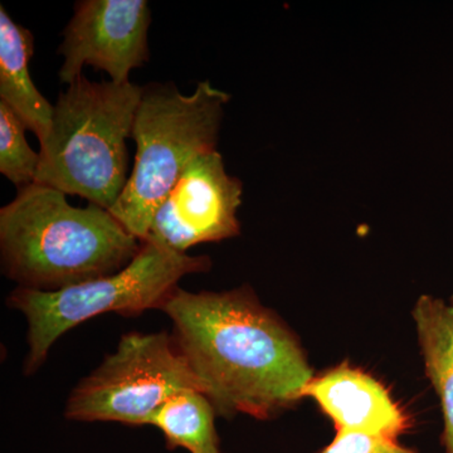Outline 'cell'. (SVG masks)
I'll return each instance as SVG.
<instances>
[{
  "label": "cell",
  "instance_id": "obj_1",
  "mask_svg": "<svg viewBox=\"0 0 453 453\" xmlns=\"http://www.w3.org/2000/svg\"><path fill=\"white\" fill-rule=\"evenodd\" d=\"M162 311L216 412L270 421L295 407L314 377L299 339L251 288H178Z\"/></svg>",
  "mask_w": 453,
  "mask_h": 453
},
{
  "label": "cell",
  "instance_id": "obj_2",
  "mask_svg": "<svg viewBox=\"0 0 453 453\" xmlns=\"http://www.w3.org/2000/svg\"><path fill=\"white\" fill-rule=\"evenodd\" d=\"M65 196L32 183L0 210L2 273L18 288L58 291L113 275L142 249L109 211Z\"/></svg>",
  "mask_w": 453,
  "mask_h": 453
},
{
  "label": "cell",
  "instance_id": "obj_3",
  "mask_svg": "<svg viewBox=\"0 0 453 453\" xmlns=\"http://www.w3.org/2000/svg\"><path fill=\"white\" fill-rule=\"evenodd\" d=\"M144 88L80 77L53 105L35 183L110 211L127 183V140Z\"/></svg>",
  "mask_w": 453,
  "mask_h": 453
},
{
  "label": "cell",
  "instance_id": "obj_4",
  "mask_svg": "<svg viewBox=\"0 0 453 453\" xmlns=\"http://www.w3.org/2000/svg\"><path fill=\"white\" fill-rule=\"evenodd\" d=\"M229 95L210 81L183 95L172 83L145 86L131 138L135 163L110 213L129 234L145 241L160 207L190 160L216 150Z\"/></svg>",
  "mask_w": 453,
  "mask_h": 453
},
{
  "label": "cell",
  "instance_id": "obj_5",
  "mask_svg": "<svg viewBox=\"0 0 453 453\" xmlns=\"http://www.w3.org/2000/svg\"><path fill=\"white\" fill-rule=\"evenodd\" d=\"M211 265L208 256H189L144 241L133 261L113 275L58 291L14 288L7 305L22 312L28 324L25 374L37 372L57 340L77 325L106 312L134 318L146 310H162L184 276L207 273Z\"/></svg>",
  "mask_w": 453,
  "mask_h": 453
},
{
  "label": "cell",
  "instance_id": "obj_6",
  "mask_svg": "<svg viewBox=\"0 0 453 453\" xmlns=\"http://www.w3.org/2000/svg\"><path fill=\"white\" fill-rule=\"evenodd\" d=\"M187 389L202 392L172 334H125L116 350L74 387L65 417L77 422L150 426L155 412Z\"/></svg>",
  "mask_w": 453,
  "mask_h": 453
},
{
  "label": "cell",
  "instance_id": "obj_7",
  "mask_svg": "<svg viewBox=\"0 0 453 453\" xmlns=\"http://www.w3.org/2000/svg\"><path fill=\"white\" fill-rule=\"evenodd\" d=\"M242 193V181L226 172L217 149L196 155L155 211L145 241L187 253L196 244L237 237Z\"/></svg>",
  "mask_w": 453,
  "mask_h": 453
},
{
  "label": "cell",
  "instance_id": "obj_8",
  "mask_svg": "<svg viewBox=\"0 0 453 453\" xmlns=\"http://www.w3.org/2000/svg\"><path fill=\"white\" fill-rule=\"evenodd\" d=\"M151 12L145 0H81L64 31L58 53L64 57L59 80L71 85L83 67L105 71L110 81L124 85L135 68L149 61Z\"/></svg>",
  "mask_w": 453,
  "mask_h": 453
},
{
  "label": "cell",
  "instance_id": "obj_9",
  "mask_svg": "<svg viewBox=\"0 0 453 453\" xmlns=\"http://www.w3.org/2000/svg\"><path fill=\"white\" fill-rule=\"evenodd\" d=\"M303 396L314 399L336 434H362L399 441L410 418L389 390L369 372L340 365L312 377Z\"/></svg>",
  "mask_w": 453,
  "mask_h": 453
},
{
  "label": "cell",
  "instance_id": "obj_10",
  "mask_svg": "<svg viewBox=\"0 0 453 453\" xmlns=\"http://www.w3.org/2000/svg\"><path fill=\"white\" fill-rule=\"evenodd\" d=\"M35 35L0 7V101L19 116L40 142L49 134L53 105L38 91L29 73Z\"/></svg>",
  "mask_w": 453,
  "mask_h": 453
},
{
  "label": "cell",
  "instance_id": "obj_11",
  "mask_svg": "<svg viewBox=\"0 0 453 453\" xmlns=\"http://www.w3.org/2000/svg\"><path fill=\"white\" fill-rule=\"evenodd\" d=\"M412 316L426 374L442 408V445L445 453H453V296L446 301L423 295Z\"/></svg>",
  "mask_w": 453,
  "mask_h": 453
},
{
  "label": "cell",
  "instance_id": "obj_12",
  "mask_svg": "<svg viewBox=\"0 0 453 453\" xmlns=\"http://www.w3.org/2000/svg\"><path fill=\"white\" fill-rule=\"evenodd\" d=\"M216 408L204 393L187 389L172 396L155 412L150 426L163 432L169 451L220 453Z\"/></svg>",
  "mask_w": 453,
  "mask_h": 453
},
{
  "label": "cell",
  "instance_id": "obj_13",
  "mask_svg": "<svg viewBox=\"0 0 453 453\" xmlns=\"http://www.w3.org/2000/svg\"><path fill=\"white\" fill-rule=\"evenodd\" d=\"M26 125L7 104L0 101V173L17 187L35 183L40 166L26 138Z\"/></svg>",
  "mask_w": 453,
  "mask_h": 453
},
{
  "label": "cell",
  "instance_id": "obj_14",
  "mask_svg": "<svg viewBox=\"0 0 453 453\" xmlns=\"http://www.w3.org/2000/svg\"><path fill=\"white\" fill-rule=\"evenodd\" d=\"M320 453H418L388 438L362 434H336Z\"/></svg>",
  "mask_w": 453,
  "mask_h": 453
}]
</instances>
